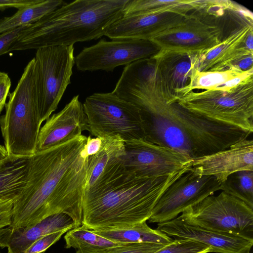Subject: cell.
I'll list each match as a JSON object with an SVG mask.
<instances>
[{"label":"cell","mask_w":253,"mask_h":253,"mask_svg":"<svg viewBox=\"0 0 253 253\" xmlns=\"http://www.w3.org/2000/svg\"><path fill=\"white\" fill-rule=\"evenodd\" d=\"M87 140L82 134L29 157L28 181L14 202L10 227L26 228L60 213L71 217L76 227L82 225Z\"/></svg>","instance_id":"cell-1"},{"label":"cell","mask_w":253,"mask_h":253,"mask_svg":"<svg viewBox=\"0 0 253 253\" xmlns=\"http://www.w3.org/2000/svg\"><path fill=\"white\" fill-rule=\"evenodd\" d=\"M189 169L188 166L154 177H136L125 170L101 188L84 194L82 225L91 230L115 229L148 220L162 194Z\"/></svg>","instance_id":"cell-2"},{"label":"cell","mask_w":253,"mask_h":253,"mask_svg":"<svg viewBox=\"0 0 253 253\" xmlns=\"http://www.w3.org/2000/svg\"><path fill=\"white\" fill-rule=\"evenodd\" d=\"M112 92L139 109L145 141L194 158L189 139L172 113L174 94L160 76L154 59L125 66Z\"/></svg>","instance_id":"cell-3"},{"label":"cell","mask_w":253,"mask_h":253,"mask_svg":"<svg viewBox=\"0 0 253 253\" xmlns=\"http://www.w3.org/2000/svg\"><path fill=\"white\" fill-rule=\"evenodd\" d=\"M127 0H76L65 3L19 32L8 52L69 46L100 38L123 16Z\"/></svg>","instance_id":"cell-4"},{"label":"cell","mask_w":253,"mask_h":253,"mask_svg":"<svg viewBox=\"0 0 253 253\" xmlns=\"http://www.w3.org/2000/svg\"><path fill=\"white\" fill-rule=\"evenodd\" d=\"M35 60L27 64L0 117V127L8 155L29 157L36 153L41 122L35 84Z\"/></svg>","instance_id":"cell-5"},{"label":"cell","mask_w":253,"mask_h":253,"mask_svg":"<svg viewBox=\"0 0 253 253\" xmlns=\"http://www.w3.org/2000/svg\"><path fill=\"white\" fill-rule=\"evenodd\" d=\"M223 0H203L177 25L151 40L159 52L202 54L217 45L224 36L225 16L228 12Z\"/></svg>","instance_id":"cell-6"},{"label":"cell","mask_w":253,"mask_h":253,"mask_svg":"<svg viewBox=\"0 0 253 253\" xmlns=\"http://www.w3.org/2000/svg\"><path fill=\"white\" fill-rule=\"evenodd\" d=\"M182 108L213 121L253 132V78L229 89H211L175 95Z\"/></svg>","instance_id":"cell-7"},{"label":"cell","mask_w":253,"mask_h":253,"mask_svg":"<svg viewBox=\"0 0 253 253\" xmlns=\"http://www.w3.org/2000/svg\"><path fill=\"white\" fill-rule=\"evenodd\" d=\"M83 104L88 131L95 137L119 136L125 142L145 139L139 109L113 93H94Z\"/></svg>","instance_id":"cell-8"},{"label":"cell","mask_w":253,"mask_h":253,"mask_svg":"<svg viewBox=\"0 0 253 253\" xmlns=\"http://www.w3.org/2000/svg\"><path fill=\"white\" fill-rule=\"evenodd\" d=\"M74 52L73 45L48 46L36 51L35 84L41 123L56 110L71 83L75 64Z\"/></svg>","instance_id":"cell-9"},{"label":"cell","mask_w":253,"mask_h":253,"mask_svg":"<svg viewBox=\"0 0 253 253\" xmlns=\"http://www.w3.org/2000/svg\"><path fill=\"white\" fill-rule=\"evenodd\" d=\"M179 216L202 228L253 239V209L223 191L205 198Z\"/></svg>","instance_id":"cell-10"},{"label":"cell","mask_w":253,"mask_h":253,"mask_svg":"<svg viewBox=\"0 0 253 253\" xmlns=\"http://www.w3.org/2000/svg\"><path fill=\"white\" fill-rule=\"evenodd\" d=\"M160 50L149 40L116 39L100 40L84 48L75 57L78 70L113 72L115 68L125 66L144 59L152 57Z\"/></svg>","instance_id":"cell-11"},{"label":"cell","mask_w":253,"mask_h":253,"mask_svg":"<svg viewBox=\"0 0 253 253\" xmlns=\"http://www.w3.org/2000/svg\"><path fill=\"white\" fill-rule=\"evenodd\" d=\"M221 184L212 176L198 175L189 169L162 194L148 220L158 224L172 220L188 208L221 190Z\"/></svg>","instance_id":"cell-12"},{"label":"cell","mask_w":253,"mask_h":253,"mask_svg":"<svg viewBox=\"0 0 253 253\" xmlns=\"http://www.w3.org/2000/svg\"><path fill=\"white\" fill-rule=\"evenodd\" d=\"M124 165L136 177H154L170 174L189 164L181 153L144 140L125 142Z\"/></svg>","instance_id":"cell-13"},{"label":"cell","mask_w":253,"mask_h":253,"mask_svg":"<svg viewBox=\"0 0 253 253\" xmlns=\"http://www.w3.org/2000/svg\"><path fill=\"white\" fill-rule=\"evenodd\" d=\"M253 28V16H246L215 46L202 54H193L196 70L221 71L237 68L243 58L253 55V38L249 35Z\"/></svg>","instance_id":"cell-14"},{"label":"cell","mask_w":253,"mask_h":253,"mask_svg":"<svg viewBox=\"0 0 253 253\" xmlns=\"http://www.w3.org/2000/svg\"><path fill=\"white\" fill-rule=\"evenodd\" d=\"M189 167L195 174L212 176L222 183L235 172L253 170V141L245 138L226 149L192 159Z\"/></svg>","instance_id":"cell-15"},{"label":"cell","mask_w":253,"mask_h":253,"mask_svg":"<svg viewBox=\"0 0 253 253\" xmlns=\"http://www.w3.org/2000/svg\"><path fill=\"white\" fill-rule=\"evenodd\" d=\"M79 97H73L62 110L46 120L40 130L36 152L65 143L88 131L87 117Z\"/></svg>","instance_id":"cell-16"},{"label":"cell","mask_w":253,"mask_h":253,"mask_svg":"<svg viewBox=\"0 0 253 253\" xmlns=\"http://www.w3.org/2000/svg\"><path fill=\"white\" fill-rule=\"evenodd\" d=\"M173 239H189L201 242L217 253H250L253 239L225 234L188 224L180 216L158 223L156 228Z\"/></svg>","instance_id":"cell-17"},{"label":"cell","mask_w":253,"mask_h":253,"mask_svg":"<svg viewBox=\"0 0 253 253\" xmlns=\"http://www.w3.org/2000/svg\"><path fill=\"white\" fill-rule=\"evenodd\" d=\"M186 16L171 12L140 13L123 16L110 25L105 36L111 40L150 41L180 23Z\"/></svg>","instance_id":"cell-18"},{"label":"cell","mask_w":253,"mask_h":253,"mask_svg":"<svg viewBox=\"0 0 253 253\" xmlns=\"http://www.w3.org/2000/svg\"><path fill=\"white\" fill-rule=\"evenodd\" d=\"M125 141L120 136L102 137L100 151L88 157L84 194L101 188L125 171Z\"/></svg>","instance_id":"cell-19"},{"label":"cell","mask_w":253,"mask_h":253,"mask_svg":"<svg viewBox=\"0 0 253 253\" xmlns=\"http://www.w3.org/2000/svg\"><path fill=\"white\" fill-rule=\"evenodd\" d=\"M76 227L71 217L64 213L51 215L26 228L14 229L7 226L0 229V248H7V253H25L27 249L41 237Z\"/></svg>","instance_id":"cell-20"},{"label":"cell","mask_w":253,"mask_h":253,"mask_svg":"<svg viewBox=\"0 0 253 253\" xmlns=\"http://www.w3.org/2000/svg\"><path fill=\"white\" fill-rule=\"evenodd\" d=\"M152 57L160 76L174 94L189 84L196 71L192 54L158 52Z\"/></svg>","instance_id":"cell-21"},{"label":"cell","mask_w":253,"mask_h":253,"mask_svg":"<svg viewBox=\"0 0 253 253\" xmlns=\"http://www.w3.org/2000/svg\"><path fill=\"white\" fill-rule=\"evenodd\" d=\"M64 238L66 248H73L76 253H115L131 244L112 241L83 225L69 230Z\"/></svg>","instance_id":"cell-22"},{"label":"cell","mask_w":253,"mask_h":253,"mask_svg":"<svg viewBox=\"0 0 253 253\" xmlns=\"http://www.w3.org/2000/svg\"><path fill=\"white\" fill-rule=\"evenodd\" d=\"M92 231L112 241L123 244L150 243L167 245L174 240L159 230L150 228L146 221L126 228Z\"/></svg>","instance_id":"cell-23"},{"label":"cell","mask_w":253,"mask_h":253,"mask_svg":"<svg viewBox=\"0 0 253 253\" xmlns=\"http://www.w3.org/2000/svg\"><path fill=\"white\" fill-rule=\"evenodd\" d=\"M29 157L8 155L0 161V196H18L25 188Z\"/></svg>","instance_id":"cell-24"},{"label":"cell","mask_w":253,"mask_h":253,"mask_svg":"<svg viewBox=\"0 0 253 253\" xmlns=\"http://www.w3.org/2000/svg\"><path fill=\"white\" fill-rule=\"evenodd\" d=\"M203 0H127L123 16L140 13L171 12L186 16L199 7Z\"/></svg>","instance_id":"cell-25"},{"label":"cell","mask_w":253,"mask_h":253,"mask_svg":"<svg viewBox=\"0 0 253 253\" xmlns=\"http://www.w3.org/2000/svg\"><path fill=\"white\" fill-rule=\"evenodd\" d=\"M65 3L62 0H40L21 7L12 16L0 19V34L34 23Z\"/></svg>","instance_id":"cell-26"},{"label":"cell","mask_w":253,"mask_h":253,"mask_svg":"<svg viewBox=\"0 0 253 253\" xmlns=\"http://www.w3.org/2000/svg\"><path fill=\"white\" fill-rule=\"evenodd\" d=\"M243 72L237 68H232L221 71L199 72L196 70L189 84L176 92L175 94L178 95L196 89L205 90L216 89Z\"/></svg>","instance_id":"cell-27"},{"label":"cell","mask_w":253,"mask_h":253,"mask_svg":"<svg viewBox=\"0 0 253 253\" xmlns=\"http://www.w3.org/2000/svg\"><path fill=\"white\" fill-rule=\"evenodd\" d=\"M221 190L253 209V170H240L231 174L222 183Z\"/></svg>","instance_id":"cell-28"},{"label":"cell","mask_w":253,"mask_h":253,"mask_svg":"<svg viewBox=\"0 0 253 253\" xmlns=\"http://www.w3.org/2000/svg\"><path fill=\"white\" fill-rule=\"evenodd\" d=\"M211 248L198 241L189 239H174L170 244L153 253H208Z\"/></svg>","instance_id":"cell-29"},{"label":"cell","mask_w":253,"mask_h":253,"mask_svg":"<svg viewBox=\"0 0 253 253\" xmlns=\"http://www.w3.org/2000/svg\"><path fill=\"white\" fill-rule=\"evenodd\" d=\"M69 229L60 230L43 236L32 244L25 253H42L58 241Z\"/></svg>","instance_id":"cell-30"},{"label":"cell","mask_w":253,"mask_h":253,"mask_svg":"<svg viewBox=\"0 0 253 253\" xmlns=\"http://www.w3.org/2000/svg\"><path fill=\"white\" fill-rule=\"evenodd\" d=\"M17 197L0 196V229L10 225L13 204Z\"/></svg>","instance_id":"cell-31"},{"label":"cell","mask_w":253,"mask_h":253,"mask_svg":"<svg viewBox=\"0 0 253 253\" xmlns=\"http://www.w3.org/2000/svg\"><path fill=\"white\" fill-rule=\"evenodd\" d=\"M165 246L150 243L131 244L115 253H153Z\"/></svg>","instance_id":"cell-32"},{"label":"cell","mask_w":253,"mask_h":253,"mask_svg":"<svg viewBox=\"0 0 253 253\" xmlns=\"http://www.w3.org/2000/svg\"><path fill=\"white\" fill-rule=\"evenodd\" d=\"M27 26L18 27L0 34V56L8 52L10 47L17 38L19 32Z\"/></svg>","instance_id":"cell-33"},{"label":"cell","mask_w":253,"mask_h":253,"mask_svg":"<svg viewBox=\"0 0 253 253\" xmlns=\"http://www.w3.org/2000/svg\"><path fill=\"white\" fill-rule=\"evenodd\" d=\"M11 85V80L8 75L0 71V114L5 106Z\"/></svg>","instance_id":"cell-34"},{"label":"cell","mask_w":253,"mask_h":253,"mask_svg":"<svg viewBox=\"0 0 253 253\" xmlns=\"http://www.w3.org/2000/svg\"><path fill=\"white\" fill-rule=\"evenodd\" d=\"M40 0H0V10L3 11L9 8L18 9L38 2Z\"/></svg>","instance_id":"cell-35"},{"label":"cell","mask_w":253,"mask_h":253,"mask_svg":"<svg viewBox=\"0 0 253 253\" xmlns=\"http://www.w3.org/2000/svg\"><path fill=\"white\" fill-rule=\"evenodd\" d=\"M102 146V137H95L91 138L90 136H88L85 145V151L87 157L96 154L100 151Z\"/></svg>","instance_id":"cell-36"},{"label":"cell","mask_w":253,"mask_h":253,"mask_svg":"<svg viewBox=\"0 0 253 253\" xmlns=\"http://www.w3.org/2000/svg\"><path fill=\"white\" fill-rule=\"evenodd\" d=\"M7 156L4 146L0 144V161L5 159Z\"/></svg>","instance_id":"cell-37"},{"label":"cell","mask_w":253,"mask_h":253,"mask_svg":"<svg viewBox=\"0 0 253 253\" xmlns=\"http://www.w3.org/2000/svg\"><path fill=\"white\" fill-rule=\"evenodd\" d=\"M0 253H1L0 252Z\"/></svg>","instance_id":"cell-38"}]
</instances>
